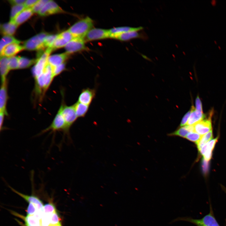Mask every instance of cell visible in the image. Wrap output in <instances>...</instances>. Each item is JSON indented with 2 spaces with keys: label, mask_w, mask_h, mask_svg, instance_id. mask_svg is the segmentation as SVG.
<instances>
[{
  "label": "cell",
  "mask_w": 226,
  "mask_h": 226,
  "mask_svg": "<svg viewBox=\"0 0 226 226\" xmlns=\"http://www.w3.org/2000/svg\"><path fill=\"white\" fill-rule=\"evenodd\" d=\"M94 27V22L87 16L78 20L68 29L74 37L83 38L89 31Z\"/></svg>",
  "instance_id": "1"
},
{
  "label": "cell",
  "mask_w": 226,
  "mask_h": 226,
  "mask_svg": "<svg viewBox=\"0 0 226 226\" xmlns=\"http://www.w3.org/2000/svg\"><path fill=\"white\" fill-rule=\"evenodd\" d=\"M63 11L54 1L49 0L38 13L40 15L44 16L63 12Z\"/></svg>",
  "instance_id": "13"
},
{
  "label": "cell",
  "mask_w": 226,
  "mask_h": 226,
  "mask_svg": "<svg viewBox=\"0 0 226 226\" xmlns=\"http://www.w3.org/2000/svg\"><path fill=\"white\" fill-rule=\"evenodd\" d=\"M36 208L33 203H30L27 210V215H33L35 213Z\"/></svg>",
  "instance_id": "39"
},
{
  "label": "cell",
  "mask_w": 226,
  "mask_h": 226,
  "mask_svg": "<svg viewBox=\"0 0 226 226\" xmlns=\"http://www.w3.org/2000/svg\"><path fill=\"white\" fill-rule=\"evenodd\" d=\"M53 50L51 47H49L42 53L40 51L38 53L35 65L32 69L35 78L38 77L43 73L47 63V58Z\"/></svg>",
  "instance_id": "6"
},
{
  "label": "cell",
  "mask_w": 226,
  "mask_h": 226,
  "mask_svg": "<svg viewBox=\"0 0 226 226\" xmlns=\"http://www.w3.org/2000/svg\"><path fill=\"white\" fill-rule=\"evenodd\" d=\"M69 55L65 52L49 56L47 58V62L52 67H55L65 63Z\"/></svg>",
  "instance_id": "17"
},
{
  "label": "cell",
  "mask_w": 226,
  "mask_h": 226,
  "mask_svg": "<svg viewBox=\"0 0 226 226\" xmlns=\"http://www.w3.org/2000/svg\"><path fill=\"white\" fill-rule=\"evenodd\" d=\"M218 47H219V48L220 49H221V48H220V47L219 46H218Z\"/></svg>",
  "instance_id": "50"
},
{
  "label": "cell",
  "mask_w": 226,
  "mask_h": 226,
  "mask_svg": "<svg viewBox=\"0 0 226 226\" xmlns=\"http://www.w3.org/2000/svg\"><path fill=\"white\" fill-rule=\"evenodd\" d=\"M18 26L13 21L10 20L1 25V30L4 35L12 36L14 34Z\"/></svg>",
  "instance_id": "23"
},
{
  "label": "cell",
  "mask_w": 226,
  "mask_h": 226,
  "mask_svg": "<svg viewBox=\"0 0 226 226\" xmlns=\"http://www.w3.org/2000/svg\"><path fill=\"white\" fill-rule=\"evenodd\" d=\"M195 104L196 109L197 110L203 112L202 102L198 96H197L196 99Z\"/></svg>",
  "instance_id": "41"
},
{
  "label": "cell",
  "mask_w": 226,
  "mask_h": 226,
  "mask_svg": "<svg viewBox=\"0 0 226 226\" xmlns=\"http://www.w3.org/2000/svg\"><path fill=\"white\" fill-rule=\"evenodd\" d=\"M0 70L1 83L7 81V76L10 70L8 64V57L0 56Z\"/></svg>",
  "instance_id": "20"
},
{
  "label": "cell",
  "mask_w": 226,
  "mask_h": 226,
  "mask_svg": "<svg viewBox=\"0 0 226 226\" xmlns=\"http://www.w3.org/2000/svg\"><path fill=\"white\" fill-rule=\"evenodd\" d=\"M191 112L187 123V125H193L197 122L203 120L205 117V115L202 112L197 110L192 106L191 108Z\"/></svg>",
  "instance_id": "19"
},
{
  "label": "cell",
  "mask_w": 226,
  "mask_h": 226,
  "mask_svg": "<svg viewBox=\"0 0 226 226\" xmlns=\"http://www.w3.org/2000/svg\"><path fill=\"white\" fill-rule=\"evenodd\" d=\"M51 215L44 213L41 218V226H49L50 225V217Z\"/></svg>",
  "instance_id": "38"
},
{
  "label": "cell",
  "mask_w": 226,
  "mask_h": 226,
  "mask_svg": "<svg viewBox=\"0 0 226 226\" xmlns=\"http://www.w3.org/2000/svg\"><path fill=\"white\" fill-rule=\"evenodd\" d=\"M191 109L184 115L180 122V126L182 127L185 126L186 124H187L191 113Z\"/></svg>",
  "instance_id": "40"
},
{
  "label": "cell",
  "mask_w": 226,
  "mask_h": 226,
  "mask_svg": "<svg viewBox=\"0 0 226 226\" xmlns=\"http://www.w3.org/2000/svg\"><path fill=\"white\" fill-rule=\"evenodd\" d=\"M11 190L23 198L28 202L33 204L36 207L37 210L39 211L43 212L44 206L42 201L36 196H29L23 194L14 189L10 186H9Z\"/></svg>",
  "instance_id": "18"
},
{
  "label": "cell",
  "mask_w": 226,
  "mask_h": 226,
  "mask_svg": "<svg viewBox=\"0 0 226 226\" xmlns=\"http://www.w3.org/2000/svg\"><path fill=\"white\" fill-rule=\"evenodd\" d=\"M21 41L16 39L12 36L4 35L0 41V52L6 46L10 44L15 43L19 44Z\"/></svg>",
  "instance_id": "25"
},
{
  "label": "cell",
  "mask_w": 226,
  "mask_h": 226,
  "mask_svg": "<svg viewBox=\"0 0 226 226\" xmlns=\"http://www.w3.org/2000/svg\"><path fill=\"white\" fill-rule=\"evenodd\" d=\"M5 115H7L4 112L0 111V130L1 131L3 129V123Z\"/></svg>",
  "instance_id": "46"
},
{
  "label": "cell",
  "mask_w": 226,
  "mask_h": 226,
  "mask_svg": "<svg viewBox=\"0 0 226 226\" xmlns=\"http://www.w3.org/2000/svg\"><path fill=\"white\" fill-rule=\"evenodd\" d=\"M143 28V27L141 26L138 27L125 26L113 28L109 29V30L110 35V38H111L114 36L126 32L142 30Z\"/></svg>",
  "instance_id": "21"
},
{
  "label": "cell",
  "mask_w": 226,
  "mask_h": 226,
  "mask_svg": "<svg viewBox=\"0 0 226 226\" xmlns=\"http://www.w3.org/2000/svg\"><path fill=\"white\" fill-rule=\"evenodd\" d=\"M59 110L65 120L68 128L69 129L71 126L78 118L74 104L68 106L63 103L61 105Z\"/></svg>",
  "instance_id": "7"
},
{
  "label": "cell",
  "mask_w": 226,
  "mask_h": 226,
  "mask_svg": "<svg viewBox=\"0 0 226 226\" xmlns=\"http://www.w3.org/2000/svg\"><path fill=\"white\" fill-rule=\"evenodd\" d=\"M194 126V132L201 135H204L212 130L211 118L203 119L195 124Z\"/></svg>",
  "instance_id": "15"
},
{
  "label": "cell",
  "mask_w": 226,
  "mask_h": 226,
  "mask_svg": "<svg viewBox=\"0 0 226 226\" xmlns=\"http://www.w3.org/2000/svg\"><path fill=\"white\" fill-rule=\"evenodd\" d=\"M38 0H26L24 4L26 8H31L38 1Z\"/></svg>",
  "instance_id": "42"
},
{
  "label": "cell",
  "mask_w": 226,
  "mask_h": 226,
  "mask_svg": "<svg viewBox=\"0 0 226 226\" xmlns=\"http://www.w3.org/2000/svg\"><path fill=\"white\" fill-rule=\"evenodd\" d=\"M201 137V135L195 132H189L186 138L190 141L196 143L200 139Z\"/></svg>",
  "instance_id": "35"
},
{
  "label": "cell",
  "mask_w": 226,
  "mask_h": 226,
  "mask_svg": "<svg viewBox=\"0 0 226 226\" xmlns=\"http://www.w3.org/2000/svg\"><path fill=\"white\" fill-rule=\"evenodd\" d=\"M74 37L67 30L58 34L52 46L53 50L65 47Z\"/></svg>",
  "instance_id": "10"
},
{
  "label": "cell",
  "mask_w": 226,
  "mask_h": 226,
  "mask_svg": "<svg viewBox=\"0 0 226 226\" xmlns=\"http://www.w3.org/2000/svg\"><path fill=\"white\" fill-rule=\"evenodd\" d=\"M26 8L24 4L13 6L11 10L10 20H13L19 13Z\"/></svg>",
  "instance_id": "29"
},
{
  "label": "cell",
  "mask_w": 226,
  "mask_h": 226,
  "mask_svg": "<svg viewBox=\"0 0 226 226\" xmlns=\"http://www.w3.org/2000/svg\"><path fill=\"white\" fill-rule=\"evenodd\" d=\"M86 41L83 38L74 37L65 46L66 52L71 54L86 50Z\"/></svg>",
  "instance_id": "9"
},
{
  "label": "cell",
  "mask_w": 226,
  "mask_h": 226,
  "mask_svg": "<svg viewBox=\"0 0 226 226\" xmlns=\"http://www.w3.org/2000/svg\"><path fill=\"white\" fill-rule=\"evenodd\" d=\"M69 130L65 120L60 110L59 109L50 125L42 131L39 135L43 134L50 131L54 132L58 131H62L65 134H68Z\"/></svg>",
  "instance_id": "4"
},
{
  "label": "cell",
  "mask_w": 226,
  "mask_h": 226,
  "mask_svg": "<svg viewBox=\"0 0 226 226\" xmlns=\"http://www.w3.org/2000/svg\"><path fill=\"white\" fill-rule=\"evenodd\" d=\"M49 226H62L61 224H59L57 225H50Z\"/></svg>",
  "instance_id": "49"
},
{
  "label": "cell",
  "mask_w": 226,
  "mask_h": 226,
  "mask_svg": "<svg viewBox=\"0 0 226 226\" xmlns=\"http://www.w3.org/2000/svg\"><path fill=\"white\" fill-rule=\"evenodd\" d=\"M54 78L52 67L47 62L42 73L35 78L37 92L39 93H45L50 86Z\"/></svg>",
  "instance_id": "3"
},
{
  "label": "cell",
  "mask_w": 226,
  "mask_h": 226,
  "mask_svg": "<svg viewBox=\"0 0 226 226\" xmlns=\"http://www.w3.org/2000/svg\"><path fill=\"white\" fill-rule=\"evenodd\" d=\"M96 90L95 89L89 88L83 89L78 97V101L90 106L95 97Z\"/></svg>",
  "instance_id": "12"
},
{
  "label": "cell",
  "mask_w": 226,
  "mask_h": 226,
  "mask_svg": "<svg viewBox=\"0 0 226 226\" xmlns=\"http://www.w3.org/2000/svg\"><path fill=\"white\" fill-rule=\"evenodd\" d=\"M26 0H10L9 3L13 6L24 4Z\"/></svg>",
  "instance_id": "45"
},
{
  "label": "cell",
  "mask_w": 226,
  "mask_h": 226,
  "mask_svg": "<svg viewBox=\"0 0 226 226\" xmlns=\"http://www.w3.org/2000/svg\"><path fill=\"white\" fill-rule=\"evenodd\" d=\"M140 31H132L122 33L112 36L111 38L121 41H127L131 40L140 38L146 39V34Z\"/></svg>",
  "instance_id": "11"
},
{
  "label": "cell",
  "mask_w": 226,
  "mask_h": 226,
  "mask_svg": "<svg viewBox=\"0 0 226 226\" xmlns=\"http://www.w3.org/2000/svg\"><path fill=\"white\" fill-rule=\"evenodd\" d=\"M74 105L78 118L84 117L89 110V106L83 104L78 101Z\"/></svg>",
  "instance_id": "24"
},
{
  "label": "cell",
  "mask_w": 226,
  "mask_h": 226,
  "mask_svg": "<svg viewBox=\"0 0 226 226\" xmlns=\"http://www.w3.org/2000/svg\"><path fill=\"white\" fill-rule=\"evenodd\" d=\"M50 225H57L61 223L60 218L56 211L50 215Z\"/></svg>",
  "instance_id": "37"
},
{
  "label": "cell",
  "mask_w": 226,
  "mask_h": 226,
  "mask_svg": "<svg viewBox=\"0 0 226 226\" xmlns=\"http://www.w3.org/2000/svg\"><path fill=\"white\" fill-rule=\"evenodd\" d=\"M57 35H48L45 38L44 45L45 48L52 47V46L56 38Z\"/></svg>",
  "instance_id": "32"
},
{
  "label": "cell",
  "mask_w": 226,
  "mask_h": 226,
  "mask_svg": "<svg viewBox=\"0 0 226 226\" xmlns=\"http://www.w3.org/2000/svg\"><path fill=\"white\" fill-rule=\"evenodd\" d=\"M36 61V59H29L24 57H19V69L28 68L35 63Z\"/></svg>",
  "instance_id": "26"
},
{
  "label": "cell",
  "mask_w": 226,
  "mask_h": 226,
  "mask_svg": "<svg viewBox=\"0 0 226 226\" xmlns=\"http://www.w3.org/2000/svg\"><path fill=\"white\" fill-rule=\"evenodd\" d=\"M7 81L1 83L0 89V111L4 112L7 115L8 113L6 106L8 100Z\"/></svg>",
  "instance_id": "16"
},
{
  "label": "cell",
  "mask_w": 226,
  "mask_h": 226,
  "mask_svg": "<svg viewBox=\"0 0 226 226\" xmlns=\"http://www.w3.org/2000/svg\"><path fill=\"white\" fill-rule=\"evenodd\" d=\"M207 161H208L204 159L203 161V169L204 171L205 172H206L207 171L208 169V165Z\"/></svg>",
  "instance_id": "47"
},
{
  "label": "cell",
  "mask_w": 226,
  "mask_h": 226,
  "mask_svg": "<svg viewBox=\"0 0 226 226\" xmlns=\"http://www.w3.org/2000/svg\"><path fill=\"white\" fill-rule=\"evenodd\" d=\"M49 34L42 32L28 40L24 43V49L29 51L43 50L45 48L44 40L45 37Z\"/></svg>",
  "instance_id": "5"
},
{
  "label": "cell",
  "mask_w": 226,
  "mask_h": 226,
  "mask_svg": "<svg viewBox=\"0 0 226 226\" xmlns=\"http://www.w3.org/2000/svg\"><path fill=\"white\" fill-rule=\"evenodd\" d=\"M49 1V0H38L31 8L33 13H38Z\"/></svg>",
  "instance_id": "33"
},
{
  "label": "cell",
  "mask_w": 226,
  "mask_h": 226,
  "mask_svg": "<svg viewBox=\"0 0 226 226\" xmlns=\"http://www.w3.org/2000/svg\"><path fill=\"white\" fill-rule=\"evenodd\" d=\"M109 30L93 27L87 33L84 38L86 42L110 38Z\"/></svg>",
  "instance_id": "8"
},
{
  "label": "cell",
  "mask_w": 226,
  "mask_h": 226,
  "mask_svg": "<svg viewBox=\"0 0 226 226\" xmlns=\"http://www.w3.org/2000/svg\"><path fill=\"white\" fill-rule=\"evenodd\" d=\"M23 218L25 222V224L31 226H41L40 219L37 218L34 214L27 215V216Z\"/></svg>",
  "instance_id": "28"
},
{
  "label": "cell",
  "mask_w": 226,
  "mask_h": 226,
  "mask_svg": "<svg viewBox=\"0 0 226 226\" xmlns=\"http://www.w3.org/2000/svg\"><path fill=\"white\" fill-rule=\"evenodd\" d=\"M190 132L188 125H187L180 127L173 133L170 134V135L186 137L187 134Z\"/></svg>",
  "instance_id": "30"
},
{
  "label": "cell",
  "mask_w": 226,
  "mask_h": 226,
  "mask_svg": "<svg viewBox=\"0 0 226 226\" xmlns=\"http://www.w3.org/2000/svg\"><path fill=\"white\" fill-rule=\"evenodd\" d=\"M33 13L31 8H26L19 13L12 21L18 26L30 18Z\"/></svg>",
  "instance_id": "22"
},
{
  "label": "cell",
  "mask_w": 226,
  "mask_h": 226,
  "mask_svg": "<svg viewBox=\"0 0 226 226\" xmlns=\"http://www.w3.org/2000/svg\"><path fill=\"white\" fill-rule=\"evenodd\" d=\"M23 46L15 43L10 44L5 46L0 52V56L10 57L24 49Z\"/></svg>",
  "instance_id": "14"
},
{
  "label": "cell",
  "mask_w": 226,
  "mask_h": 226,
  "mask_svg": "<svg viewBox=\"0 0 226 226\" xmlns=\"http://www.w3.org/2000/svg\"><path fill=\"white\" fill-rule=\"evenodd\" d=\"M53 75L54 78L60 74L66 68L65 62L58 66L52 67Z\"/></svg>",
  "instance_id": "36"
},
{
  "label": "cell",
  "mask_w": 226,
  "mask_h": 226,
  "mask_svg": "<svg viewBox=\"0 0 226 226\" xmlns=\"http://www.w3.org/2000/svg\"><path fill=\"white\" fill-rule=\"evenodd\" d=\"M180 221L190 222L196 226H220L214 215L211 206L209 213L201 219H196L187 217H178L171 221L169 223Z\"/></svg>",
  "instance_id": "2"
},
{
  "label": "cell",
  "mask_w": 226,
  "mask_h": 226,
  "mask_svg": "<svg viewBox=\"0 0 226 226\" xmlns=\"http://www.w3.org/2000/svg\"><path fill=\"white\" fill-rule=\"evenodd\" d=\"M19 56L8 57V64L10 70L19 69Z\"/></svg>",
  "instance_id": "31"
},
{
  "label": "cell",
  "mask_w": 226,
  "mask_h": 226,
  "mask_svg": "<svg viewBox=\"0 0 226 226\" xmlns=\"http://www.w3.org/2000/svg\"><path fill=\"white\" fill-rule=\"evenodd\" d=\"M211 2L213 6H215L216 4V1L215 0H212Z\"/></svg>",
  "instance_id": "48"
},
{
  "label": "cell",
  "mask_w": 226,
  "mask_h": 226,
  "mask_svg": "<svg viewBox=\"0 0 226 226\" xmlns=\"http://www.w3.org/2000/svg\"><path fill=\"white\" fill-rule=\"evenodd\" d=\"M56 211L55 206L52 203H48L44 206V213L51 215Z\"/></svg>",
  "instance_id": "34"
},
{
  "label": "cell",
  "mask_w": 226,
  "mask_h": 226,
  "mask_svg": "<svg viewBox=\"0 0 226 226\" xmlns=\"http://www.w3.org/2000/svg\"><path fill=\"white\" fill-rule=\"evenodd\" d=\"M218 140V138L212 139L207 143L208 148L213 150L215 144Z\"/></svg>",
  "instance_id": "43"
},
{
  "label": "cell",
  "mask_w": 226,
  "mask_h": 226,
  "mask_svg": "<svg viewBox=\"0 0 226 226\" xmlns=\"http://www.w3.org/2000/svg\"><path fill=\"white\" fill-rule=\"evenodd\" d=\"M212 137L213 132L212 130L203 136H202L200 139L196 143L199 150L200 151L202 147L208 142V141L210 140Z\"/></svg>",
  "instance_id": "27"
},
{
  "label": "cell",
  "mask_w": 226,
  "mask_h": 226,
  "mask_svg": "<svg viewBox=\"0 0 226 226\" xmlns=\"http://www.w3.org/2000/svg\"><path fill=\"white\" fill-rule=\"evenodd\" d=\"M212 150L207 149V151L203 155L204 159L207 161H209L211 159L212 155Z\"/></svg>",
  "instance_id": "44"
}]
</instances>
